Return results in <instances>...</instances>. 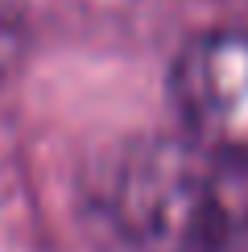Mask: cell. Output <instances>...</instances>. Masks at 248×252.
Masks as SVG:
<instances>
[{
  "label": "cell",
  "mask_w": 248,
  "mask_h": 252,
  "mask_svg": "<svg viewBox=\"0 0 248 252\" xmlns=\"http://www.w3.org/2000/svg\"><path fill=\"white\" fill-rule=\"evenodd\" d=\"M108 215L137 252H244L248 174L190 136H145L112 170Z\"/></svg>",
  "instance_id": "1"
},
{
  "label": "cell",
  "mask_w": 248,
  "mask_h": 252,
  "mask_svg": "<svg viewBox=\"0 0 248 252\" xmlns=\"http://www.w3.org/2000/svg\"><path fill=\"white\" fill-rule=\"evenodd\" d=\"M186 136L248 174V29H211L186 41L170 70Z\"/></svg>",
  "instance_id": "2"
}]
</instances>
